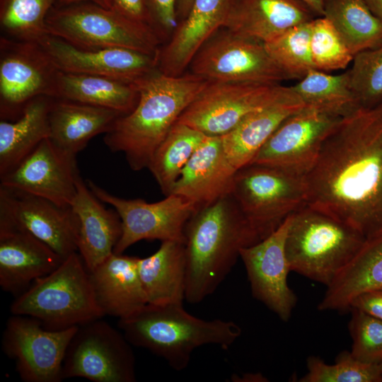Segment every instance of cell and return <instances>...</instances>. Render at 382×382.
Wrapping results in <instances>:
<instances>
[{
  "mask_svg": "<svg viewBox=\"0 0 382 382\" xmlns=\"http://www.w3.org/2000/svg\"><path fill=\"white\" fill-rule=\"evenodd\" d=\"M307 205L366 239L382 233V103L342 117L306 175Z\"/></svg>",
  "mask_w": 382,
  "mask_h": 382,
  "instance_id": "cell-1",
  "label": "cell"
},
{
  "mask_svg": "<svg viewBox=\"0 0 382 382\" xmlns=\"http://www.w3.org/2000/svg\"><path fill=\"white\" fill-rule=\"evenodd\" d=\"M209 81L190 71L171 76L158 70L137 81V105L116 120L104 143L111 151L123 153L132 170L147 168L180 115Z\"/></svg>",
  "mask_w": 382,
  "mask_h": 382,
  "instance_id": "cell-2",
  "label": "cell"
},
{
  "mask_svg": "<svg viewBox=\"0 0 382 382\" xmlns=\"http://www.w3.org/2000/svg\"><path fill=\"white\" fill-rule=\"evenodd\" d=\"M185 301L212 294L230 273L242 248L261 241L232 195L197 209L185 228Z\"/></svg>",
  "mask_w": 382,
  "mask_h": 382,
  "instance_id": "cell-3",
  "label": "cell"
},
{
  "mask_svg": "<svg viewBox=\"0 0 382 382\" xmlns=\"http://www.w3.org/2000/svg\"><path fill=\"white\" fill-rule=\"evenodd\" d=\"M118 327L129 343L163 359L176 371L185 369L198 347L216 345L228 349L241 336L235 322L206 320L187 313L183 303L146 304Z\"/></svg>",
  "mask_w": 382,
  "mask_h": 382,
  "instance_id": "cell-4",
  "label": "cell"
},
{
  "mask_svg": "<svg viewBox=\"0 0 382 382\" xmlns=\"http://www.w3.org/2000/svg\"><path fill=\"white\" fill-rule=\"evenodd\" d=\"M11 313L33 317L47 329L80 326L104 316L90 273L74 252L52 272L35 280L11 305Z\"/></svg>",
  "mask_w": 382,
  "mask_h": 382,
  "instance_id": "cell-5",
  "label": "cell"
},
{
  "mask_svg": "<svg viewBox=\"0 0 382 382\" xmlns=\"http://www.w3.org/2000/svg\"><path fill=\"white\" fill-rule=\"evenodd\" d=\"M366 240L348 224L306 204L292 214L287 232L290 270L327 286Z\"/></svg>",
  "mask_w": 382,
  "mask_h": 382,
  "instance_id": "cell-6",
  "label": "cell"
},
{
  "mask_svg": "<svg viewBox=\"0 0 382 382\" xmlns=\"http://www.w3.org/2000/svg\"><path fill=\"white\" fill-rule=\"evenodd\" d=\"M45 24L47 35L83 48L123 47L157 54L163 44L151 28L91 2L53 6Z\"/></svg>",
  "mask_w": 382,
  "mask_h": 382,
  "instance_id": "cell-7",
  "label": "cell"
},
{
  "mask_svg": "<svg viewBox=\"0 0 382 382\" xmlns=\"http://www.w3.org/2000/svg\"><path fill=\"white\" fill-rule=\"evenodd\" d=\"M231 195L260 240L308 201L305 177L255 163L236 171Z\"/></svg>",
  "mask_w": 382,
  "mask_h": 382,
  "instance_id": "cell-8",
  "label": "cell"
},
{
  "mask_svg": "<svg viewBox=\"0 0 382 382\" xmlns=\"http://www.w3.org/2000/svg\"><path fill=\"white\" fill-rule=\"evenodd\" d=\"M293 93L277 83L209 81L187 107L177 122L207 136H223L248 115Z\"/></svg>",
  "mask_w": 382,
  "mask_h": 382,
  "instance_id": "cell-9",
  "label": "cell"
},
{
  "mask_svg": "<svg viewBox=\"0 0 382 382\" xmlns=\"http://www.w3.org/2000/svg\"><path fill=\"white\" fill-rule=\"evenodd\" d=\"M132 346L122 332L100 318L81 325L66 351L62 379L134 382L135 357Z\"/></svg>",
  "mask_w": 382,
  "mask_h": 382,
  "instance_id": "cell-10",
  "label": "cell"
},
{
  "mask_svg": "<svg viewBox=\"0 0 382 382\" xmlns=\"http://www.w3.org/2000/svg\"><path fill=\"white\" fill-rule=\"evenodd\" d=\"M187 70L211 81L280 83L289 79L269 55L263 43L224 27L200 47Z\"/></svg>",
  "mask_w": 382,
  "mask_h": 382,
  "instance_id": "cell-11",
  "label": "cell"
},
{
  "mask_svg": "<svg viewBox=\"0 0 382 382\" xmlns=\"http://www.w3.org/2000/svg\"><path fill=\"white\" fill-rule=\"evenodd\" d=\"M87 185L102 202L111 205L122 222V235L113 253H123L141 240L175 241L185 243V226L197 210L187 199L173 194L149 203L141 199H126L113 195L91 180Z\"/></svg>",
  "mask_w": 382,
  "mask_h": 382,
  "instance_id": "cell-12",
  "label": "cell"
},
{
  "mask_svg": "<svg viewBox=\"0 0 382 382\" xmlns=\"http://www.w3.org/2000/svg\"><path fill=\"white\" fill-rule=\"evenodd\" d=\"M58 71L37 42L1 36V120L16 119L37 97L53 98Z\"/></svg>",
  "mask_w": 382,
  "mask_h": 382,
  "instance_id": "cell-13",
  "label": "cell"
},
{
  "mask_svg": "<svg viewBox=\"0 0 382 382\" xmlns=\"http://www.w3.org/2000/svg\"><path fill=\"white\" fill-rule=\"evenodd\" d=\"M78 327L52 330L33 317L12 314L2 335V349L15 361L24 382H61L66 351Z\"/></svg>",
  "mask_w": 382,
  "mask_h": 382,
  "instance_id": "cell-14",
  "label": "cell"
},
{
  "mask_svg": "<svg viewBox=\"0 0 382 382\" xmlns=\"http://www.w3.org/2000/svg\"><path fill=\"white\" fill-rule=\"evenodd\" d=\"M341 118L306 107L282 122L250 163L306 177L316 164L325 139Z\"/></svg>",
  "mask_w": 382,
  "mask_h": 382,
  "instance_id": "cell-15",
  "label": "cell"
},
{
  "mask_svg": "<svg viewBox=\"0 0 382 382\" xmlns=\"http://www.w3.org/2000/svg\"><path fill=\"white\" fill-rule=\"evenodd\" d=\"M291 215L270 235L240 252L253 297L284 321L289 320L297 301L287 283L291 270L285 243Z\"/></svg>",
  "mask_w": 382,
  "mask_h": 382,
  "instance_id": "cell-16",
  "label": "cell"
},
{
  "mask_svg": "<svg viewBox=\"0 0 382 382\" xmlns=\"http://www.w3.org/2000/svg\"><path fill=\"white\" fill-rule=\"evenodd\" d=\"M37 43L63 72L105 76L137 83L158 71V54L123 47L83 48L46 35Z\"/></svg>",
  "mask_w": 382,
  "mask_h": 382,
  "instance_id": "cell-17",
  "label": "cell"
},
{
  "mask_svg": "<svg viewBox=\"0 0 382 382\" xmlns=\"http://www.w3.org/2000/svg\"><path fill=\"white\" fill-rule=\"evenodd\" d=\"M79 176L76 156L47 138L13 170L0 177V185L45 198L67 209L75 197Z\"/></svg>",
  "mask_w": 382,
  "mask_h": 382,
  "instance_id": "cell-18",
  "label": "cell"
},
{
  "mask_svg": "<svg viewBox=\"0 0 382 382\" xmlns=\"http://www.w3.org/2000/svg\"><path fill=\"white\" fill-rule=\"evenodd\" d=\"M0 220L20 228L45 243L64 260L77 252L70 207L0 185Z\"/></svg>",
  "mask_w": 382,
  "mask_h": 382,
  "instance_id": "cell-19",
  "label": "cell"
},
{
  "mask_svg": "<svg viewBox=\"0 0 382 382\" xmlns=\"http://www.w3.org/2000/svg\"><path fill=\"white\" fill-rule=\"evenodd\" d=\"M234 1L194 0L187 16L160 47L158 71L171 76L185 73L200 47L226 25Z\"/></svg>",
  "mask_w": 382,
  "mask_h": 382,
  "instance_id": "cell-20",
  "label": "cell"
},
{
  "mask_svg": "<svg viewBox=\"0 0 382 382\" xmlns=\"http://www.w3.org/2000/svg\"><path fill=\"white\" fill-rule=\"evenodd\" d=\"M64 260L30 233L0 220V286L16 296Z\"/></svg>",
  "mask_w": 382,
  "mask_h": 382,
  "instance_id": "cell-21",
  "label": "cell"
},
{
  "mask_svg": "<svg viewBox=\"0 0 382 382\" xmlns=\"http://www.w3.org/2000/svg\"><path fill=\"white\" fill-rule=\"evenodd\" d=\"M236 173L224 153L221 137L208 136L182 170L169 195L184 197L199 209L231 195Z\"/></svg>",
  "mask_w": 382,
  "mask_h": 382,
  "instance_id": "cell-22",
  "label": "cell"
},
{
  "mask_svg": "<svg viewBox=\"0 0 382 382\" xmlns=\"http://www.w3.org/2000/svg\"><path fill=\"white\" fill-rule=\"evenodd\" d=\"M79 176L76 193L70 206L73 214L77 251L91 271L108 258L122 235L121 219L108 209Z\"/></svg>",
  "mask_w": 382,
  "mask_h": 382,
  "instance_id": "cell-23",
  "label": "cell"
},
{
  "mask_svg": "<svg viewBox=\"0 0 382 382\" xmlns=\"http://www.w3.org/2000/svg\"><path fill=\"white\" fill-rule=\"evenodd\" d=\"M137 260V257L112 253L88 271L97 303L104 316L127 318L148 304Z\"/></svg>",
  "mask_w": 382,
  "mask_h": 382,
  "instance_id": "cell-24",
  "label": "cell"
},
{
  "mask_svg": "<svg viewBox=\"0 0 382 382\" xmlns=\"http://www.w3.org/2000/svg\"><path fill=\"white\" fill-rule=\"evenodd\" d=\"M313 14L299 0H235L224 28L265 43Z\"/></svg>",
  "mask_w": 382,
  "mask_h": 382,
  "instance_id": "cell-25",
  "label": "cell"
},
{
  "mask_svg": "<svg viewBox=\"0 0 382 382\" xmlns=\"http://www.w3.org/2000/svg\"><path fill=\"white\" fill-rule=\"evenodd\" d=\"M306 107L293 91L289 96L248 115L221 136L224 153L232 167L237 171L250 164L282 122Z\"/></svg>",
  "mask_w": 382,
  "mask_h": 382,
  "instance_id": "cell-26",
  "label": "cell"
},
{
  "mask_svg": "<svg viewBox=\"0 0 382 382\" xmlns=\"http://www.w3.org/2000/svg\"><path fill=\"white\" fill-rule=\"evenodd\" d=\"M124 115L113 110L54 98L49 113L50 140L76 156L94 137L105 134Z\"/></svg>",
  "mask_w": 382,
  "mask_h": 382,
  "instance_id": "cell-27",
  "label": "cell"
},
{
  "mask_svg": "<svg viewBox=\"0 0 382 382\" xmlns=\"http://www.w3.org/2000/svg\"><path fill=\"white\" fill-rule=\"evenodd\" d=\"M382 289V233L367 238L352 260L327 286L320 311H349L359 295Z\"/></svg>",
  "mask_w": 382,
  "mask_h": 382,
  "instance_id": "cell-28",
  "label": "cell"
},
{
  "mask_svg": "<svg viewBox=\"0 0 382 382\" xmlns=\"http://www.w3.org/2000/svg\"><path fill=\"white\" fill-rule=\"evenodd\" d=\"M140 279L148 303H183L185 300L186 257L185 243L162 241L151 255L138 257Z\"/></svg>",
  "mask_w": 382,
  "mask_h": 382,
  "instance_id": "cell-29",
  "label": "cell"
},
{
  "mask_svg": "<svg viewBox=\"0 0 382 382\" xmlns=\"http://www.w3.org/2000/svg\"><path fill=\"white\" fill-rule=\"evenodd\" d=\"M53 98L30 100L13 120L0 122V177L13 170L45 139L50 138L49 113Z\"/></svg>",
  "mask_w": 382,
  "mask_h": 382,
  "instance_id": "cell-30",
  "label": "cell"
},
{
  "mask_svg": "<svg viewBox=\"0 0 382 382\" xmlns=\"http://www.w3.org/2000/svg\"><path fill=\"white\" fill-rule=\"evenodd\" d=\"M139 96L137 83L59 70L53 93V98L108 108L124 115L135 108Z\"/></svg>",
  "mask_w": 382,
  "mask_h": 382,
  "instance_id": "cell-31",
  "label": "cell"
},
{
  "mask_svg": "<svg viewBox=\"0 0 382 382\" xmlns=\"http://www.w3.org/2000/svg\"><path fill=\"white\" fill-rule=\"evenodd\" d=\"M323 16L332 23L353 56L382 45V23L363 0H325Z\"/></svg>",
  "mask_w": 382,
  "mask_h": 382,
  "instance_id": "cell-32",
  "label": "cell"
},
{
  "mask_svg": "<svg viewBox=\"0 0 382 382\" xmlns=\"http://www.w3.org/2000/svg\"><path fill=\"white\" fill-rule=\"evenodd\" d=\"M291 87L308 107L332 116L343 117L361 108L347 71L332 75L311 69Z\"/></svg>",
  "mask_w": 382,
  "mask_h": 382,
  "instance_id": "cell-33",
  "label": "cell"
},
{
  "mask_svg": "<svg viewBox=\"0 0 382 382\" xmlns=\"http://www.w3.org/2000/svg\"><path fill=\"white\" fill-rule=\"evenodd\" d=\"M207 137L187 125L176 122L157 147L147 168L166 196L170 193L182 170Z\"/></svg>",
  "mask_w": 382,
  "mask_h": 382,
  "instance_id": "cell-34",
  "label": "cell"
},
{
  "mask_svg": "<svg viewBox=\"0 0 382 382\" xmlns=\"http://www.w3.org/2000/svg\"><path fill=\"white\" fill-rule=\"evenodd\" d=\"M56 0H0V25L9 38L37 42L46 33V18Z\"/></svg>",
  "mask_w": 382,
  "mask_h": 382,
  "instance_id": "cell-35",
  "label": "cell"
},
{
  "mask_svg": "<svg viewBox=\"0 0 382 382\" xmlns=\"http://www.w3.org/2000/svg\"><path fill=\"white\" fill-rule=\"evenodd\" d=\"M312 21L296 25L263 43L269 55L289 79H301L315 69L311 55Z\"/></svg>",
  "mask_w": 382,
  "mask_h": 382,
  "instance_id": "cell-36",
  "label": "cell"
},
{
  "mask_svg": "<svg viewBox=\"0 0 382 382\" xmlns=\"http://www.w3.org/2000/svg\"><path fill=\"white\" fill-rule=\"evenodd\" d=\"M307 374L301 382H381L382 374L378 364L355 359L350 352H342L333 364L317 357L307 359Z\"/></svg>",
  "mask_w": 382,
  "mask_h": 382,
  "instance_id": "cell-37",
  "label": "cell"
},
{
  "mask_svg": "<svg viewBox=\"0 0 382 382\" xmlns=\"http://www.w3.org/2000/svg\"><path fill=\"white\" fill-rule=\"evenodd\" d=\"M347 72L361 108H371L382 103V45L356 54Z\"/></svg>",
  "mask_w": 382,
  "mask_h": 382,
  "instance_id": "cell-38",
  "label": "cell"
},
{
  "mask_svg": "<svg viewBox=\"0 0 382 382\" xmlns=\"http://www.w3.org/2000/svg\"><path fill=\"white\" fill-rule=\"evenodd\" d=\"M311 55L314 69L325 72L345 69L354 57L334 25L324 16L312 21Z\"/></svg>",
  "mask_w": 382,
  "mask_h": 382,
  "instance_id": "cell-39",
  "label": "cell"
},
{
  "mask_svg": "<svg viewBox=\"0 0 382 382\" xmlns=\"http://www.w3.org/2000/svg\"><path fill=\"white\" fill-rule=\"evenodd\" d=\"M349 311L351 354L360 361L378 364L382 360V320L357 309Z\"/></svg>",
  "mask_w": 382,
  "mask_h": 382,
  "instance_id": "cell-40",
  "label": "cell"
},
{
  "mask_svg": "<svg viewBox=\"0 0 382 382\" xmlns=\"http://www.w3.org/2000/svg\"><path fill=\"white\" fill-rule=\"evenodd\" d=\"M152 28L163 44L178 25L176 0H144Z\"/></svg>",
  "mask_w": 382,
  "mask_h": 382,
  "instance_id": "cell-41",
  "label": "cell"
},
{
  "mask_svg": "<svg viewBox=\"0 0 382 382\" xmlns=\"http://www.w3.org/2000/svg\"><path fill=\"white\" fill-rule=\"evenodd\" d=\"M111 1L113 9L130 20L154 30L144 0H111Z\"/></svg>",
  "mask_w": 382,
  "mask_h": 382,
  "instance_id": "cell-42",
  "label": "cell"
},
{
  "mask_svg": "<svg viewBox=\"0 0 382 382\" xmlns=\"http://www.w3.org/2000/svg\"><path fill=\"white\" fill-rule=\"evenodd\" d=\"M352 308L382 320V289L371 291L359 295L352 301L350 310Z\"/></svg>",
  "mask_w": 382,
  "mask_h": 382,
  "instance_id": "cell-43",
  "label": "cell"
},
{
  "mask_svg": "<svg viewBox=\"0 0 382 382\" xmlns=\"http://www.w3.org/2000/svg\"><path fill=\"white\" fill-rule=\"evenodd\" d=\"M194 0H176L175 12L178 23L187 16Z\"/></svg>",
  "mask_w": 382,
  "mask_h": 382,
  "instance_id": "cell-44",
  "label": "cell"
},
{
  "mask_svg": "<svg viewBox=\"0 0 382 382\" xmlns=\"http://www.w3.org/2000/svg\"><path fill=\"white\" fill-rule=\"evenodd\" d=\"M304 4L313 14L323 16L325 0H299Z\"/></svg>",
  "mask_w": 382,
  "mask_h": 382,
  "instance_id": "cell-45",
  "label": "cell"
},
{
  "mask_svg": "<svg viewBox=\"0 0 382 382\" xmlns=\"http://www.w3.org/2000/svg\"><path fill=\"white\" fill-rule=\"evenodd\" d=\"M57 6L67 5L78 2H91L106 8H112L111 0H56Z\"/></svg>",
  "mask_w": 382,
  "mask_h": 382,
  "instance_id": "cell-46",
  "label": "cell"
},
{
  "mask_svg": "<svg viewBox=\"0 0 382 382\" xmlns=\"http://www.w3.org/2000/svg\"><path fill=\"white\" fill-rule=\"evenodd\" d=\"M371 12L382 23V0H363Z\"/></svg>",
  "mask_w": 382,
  "mask_h": 382,
  "instance_id": "cell-47",
  "label": "cell"
},
{
  "mask_svg": "<svg viewBox=\"0 0 382 382\" xmlns=\"http://www.w3.org/2000/svg\"><path fill=\"white\" fill-rule=\"evenodd\" d=\"M231 379L233 381H236L238 379H241L238 381H249V379H251V381H256L254 379H257L258 381H262V380L265 381V377L261 374H243L242 377H239L238 376H234V377L232 376Z\"/></svg>",
  "mask_w": 382,
  "mask_h": 382,
  "instance_id": "cell-48",
  "label": "cell"
},
{
  "mask_svg": "<svg viewBox=\"0 0 382 382\" xmlns=\"http://www.w3.org/2000/svg\"><path fill=\"white\" fill-rule=\"evenodd\" d=\"M378 368L380 369V371L382 374V360L378 364Z\"/></svg>",
  "mask_w": 382,
  "mask_h": 382,
  "instance_id": "cell-49",
  "label": "cell"
}]
</instances>
